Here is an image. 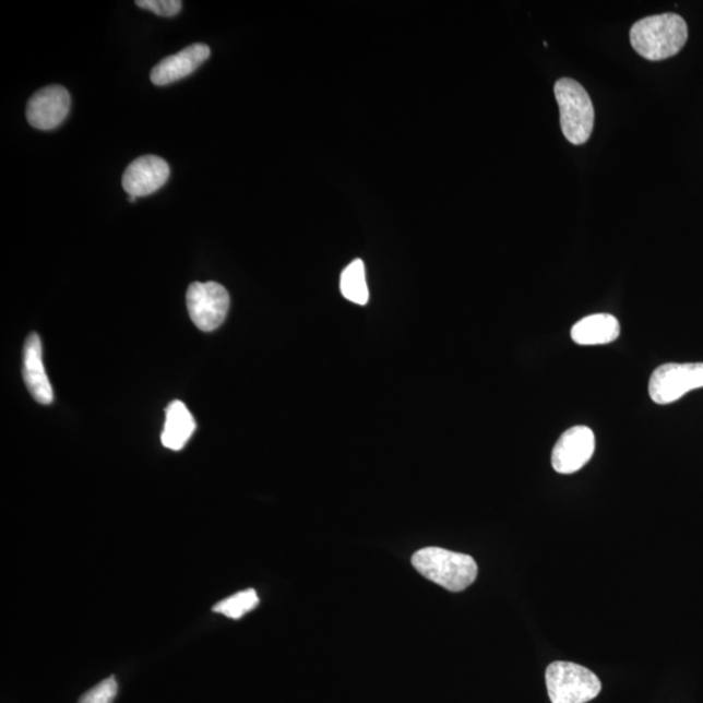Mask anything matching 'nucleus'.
<instances>
[{
	"instance_id": "nucleus-9",
	"label": "nucleus",
	"mask_w": 703,
	"mask_h": 703,
	"mask_svg": "<svg viewBox=\"0 0 703 703\" xmlns=\"http://www.w3.org/2000/svg\"><path fill=\"white\" fill-rule=\"evenodd\" d=\"M170 178V166L157 155H144L134 159L123 175V188L128 195L145 198L164 187Z\"/></svg>"
},
{
	"instance_id": "nucleus-12",
	"label": "nucleus",
	"mask_w": 703,
	"mask_h": 703,
	"mask_svg": "<svg viewBox=\"0 0 703 703\" xmlns=\"http://www.w3.org/2000/svg\"><path fill=\"white\" fill-rule=\"evenodd\" d=\"M620 335V324L613 315L594 314L583 318L571 330L574 343L580 346H599L617 341Z\"/></svg>"
},
{
	"instance_id": "nucleus-13",
	"label": "nucleus",
	"mask_w": 703,
	"mask_h": 703,
	"mask_svg": "<svg viewBox=\"0 0 703 703\" xmlns=\"http://www.w3.org/2000/svg\"><path fill=\"white\" fill-rule=\"evenodd\" d=\"M195 430V421L186 407V404L175 401L166 409L165 429L162 431L160 441L166 449L180 451L186 448Z\"/></svg>"
},
{
	"instance_id": "nucleus-17",
	"label": "nucleus",
	"mask_w": 703,
	"mask_h": 703,
	"mask_svg": "<svg viewBox=\"0 0 703 703\" xmlns=\"http://www.w3.org/2000/svg\"><path fill=\"white\" fill-rule=\"evenodd\" d=\"M136 4L142 10H148L155 15L174 17L181 11L180 0H138Z\"/></svg>"
},
{
	"instance_id": "nucleus-5",
	"label": "nucleus",
	"mask_w": 703,
	"mask_h": 703,
	"mask_svg": "<svg viewBox=\"0 0 703 703\" xmlns=\"http://www.w3.org/2000/svg\"><path fill=\"white\" fill-rule=\"evenodd\" d=\"M703 388V362L665 364L653 371L648 395L654 403L666 405L679 401L689 391Z\"/></svg>"
},
{
	"instance_id": "nucleus-3",
	"label": "nucleus",
	"mask_w": 703,
	"mask_h": 703,
	"mask_svg": "<svg viewBox=\"0 0 703 703\" xmlns=\"http://www.w3.org/2000/svg\"><path fill=\"white\" fill-rule=\"evenodd\" d=\"M556 98L565 139L573 145L585 144L594 128V107L589 94L577 81L560 79L556 84Z\"/></svg>"
},
{
	"instance_id": "nucleus-15",
	"label": "nucleus",
	"mask_w": 703,
	"mask_h": 703,
	"mask_svg": "<svg viewBox=\"0 0 703 703\" xmlns=\"http://www.w3.org/2000/svg\"><path fill=\"white\" fill-rule=\"evenodd\" d=\"M260 599L254 589H248L235 594V596L223 599L213 607L214 612L225 615L234 620L241 619L246 613L259 606Z\"/></svg>"
},
{
	"instance_id": "nucleus-10",
	"label": "nucleus",
	"mask_w": 703,
	"mask_h": 703,
	"mask_svg": "<svg viewBox=\"0 0 703 703\" xmlns=\"http://www.w3.org/2000/svg\"><path fill=\"white\" fill-rule=\"evenodd\" d=\"M211 57V49L204 44L186 47L175 56L167 57L154 67L151 79L154 85L165 86L176 83L192 74Z\"/></svg>"
},
{
	"instance_id": "nucleus-2",
	"label": "nucleus",
	"mask_w": 703,
	"mask_h": 703,
	"mask_svg": "<svg viewBox=\"0 0 703 703\" xmlns=\"http://www.w3.org/2000/svg\"><path fill=\"white\" fill-rule=\"evenodd\" d=\"M412 564L424 577L450 592H463L475 583L478 567L470 556L439 547H426L412 557Z\"/></svg>"
},
{
	"instance_id": "nucleus-4",
	"label": "nucleus",
	"mask_w": 703,
	"mask_h": 703,
	"mask_svg": "<svg viewBox=\"0 0 703 703\" xmlns=\"http://www.w3.org/2000/svg\"><path fill=\"white\" fill-rule=\"evenodd\" d=\"M546 687L552 703L591 702L601 689L596 674L570 662H553L547 667Z\"/></svg>"
},
{
	"instance_id": "nucleus-14",
	"label": "nucleus",
	"mask_w": 703,
	"mask_h": 703,
	"mask_svg": "<svg viewBox=\"0 0 703 703\" xmlns=\"http://www.w3.org/2000/svg\"><path fill=\"white\" fill-rule=\"evenodd\" d=\"M341 289L348 301L355 302L357 306H367L369 288L362 260H355L344 270L341 278Z\"/></svg>"
},
{
	"instance_id": "nucleus-8",
	"label": "nucleus",
	"mask_w": 703,
	"mask_h": 703,
	"mask_svg": "<svg viewBox=\"0 0 703 703\" xmlns=\"http://www.w3.org/2000/svg\"><path fill=\"white\" fill-rule=\"evenodd\" d=\"M71 97L69 91L60 85H51L38 91L26 106V119L40 131L56 130L69 117Z\"/></svg>"
},
{
	"instance_id": "nucleus-7",
	"label": "nucleus",
	"mask_w": 703,
	"mask_h": 703,
	"mask_svg": "<svg viewBox=\"0 0 703 703\" xmlns=\"http://www.w3.org/2000/svg\"><path fill=\"white\" fill-rule=\"evenodd\" d=\"M596 451V437L587 426L567 430L553 448L551 462L560 475H572L591 462Z\"/></svg>"
},
{
	"instance_id": "nucleus-16",
	"label": "nucleus",
	"mask_w": 703,
	"mask_h": 703,
	"mask_svg": "<svg viewBox=\"0 0 703 703\" xmlns=\"http://www.w3.org/2000/svg\"><path fill=\"white\" fill-rule=\"evenodd\" d=\"M118 694V682L115 678H108L98 686L87 691L79 703H112Z\"/></svg>"
},
{
	"instance_id": "nucleus-18",
	"label": "nucleus",
	"mask_w": 703,
	"mask_h": 703,
	"mask_svg": "<svg viewBox=\"0 0 703 703\" xmlns=\"http://www.w3.org/2000/svg\"><path fill=\"white\" fill-rule=\"evenodd\" d=\"M138 198H134V195H128V201L130 202H136Z\"/></svg>"
},
{
	"instance_id": "nucleus-11",
	"label": "nucleus",
	"mask_w": 703,
	"mask_h": 703,
	"mask_svg": "<svg viewBox=\"0 0 703 703\" xmlns=\"http://www.w3.org/2000/svg\"><path fill=\"white\" fill-rule=\"evenodd\" d=\"M23 376L25 386L37 403L44 405L52 403L53 392L44 367L43 343L36 333L26 337L24 344Z\"/></svg>"
},
{
	"instance_id": "nucleus-6",
	"label": "nucleus",
	"mask_w": 703,
	"mask_h": 703,
	"mask_svg": "<svg viewBox=\"0 0 703 703\" xmlns=\"http://www.w3.org/2000/svg\"><path fill=\"white\" fill-rule=\"evenodd\" d=\"M187 308L195 326L211 333L226 320L229 295L219 283H193L188 288Z\"/></svg>"
},
{
	"instance_id": "nucleus-1",
	"label": "nucleus",
	"mask_w": 703,
	"mask_h": 703,
	"mask_svg": "<svg viewBox=\"0 0 703 703\" xmlns=\"http://www.w3.org/2000/svg\"><path fill=\"white\" fill-rule=\"evenodd\" d=\"M688 40L686 20L676 13H662L635 23L631 29L634 51L653 62L672 58Z\"/></svg>"
}]
</instances>
